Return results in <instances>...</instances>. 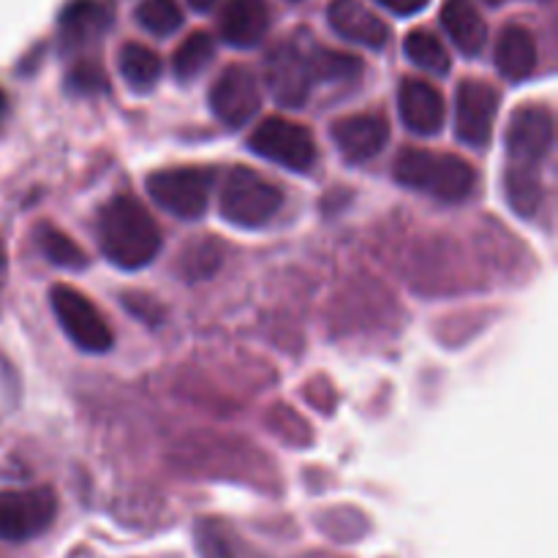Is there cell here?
<instances>
[{
	"label": "cell",
	"instance_id": "cell-21",
	"mask_svg": "<svg viewBox=\"0 0 558 558\" xmlns=\"http://www.w3.org/2000/svg\"><path fill=\"white\" fill-rule=\"evenodd\" d=\"M118 65L123 80L134 90H150L158 82V76H161V58L150 47H145V44H125L118 54Z\"/></svg>",
	"mask_w": 558,
	"mask_h": 558
},
{
	"label": "cell",
	"instance_id": "cell-2",
	"mask_svg": "<svg viewBox=\"0 0 558 558\" xmlns=\"http://www.w3.org/2000/svg\"><path fill=\"white\" fill-rule=\"evenodd\" d=\"M392 174L407 189L425 191L441 202L466 199L477 185V172L466 158L420 147H403L392 163Z\"/></svg>",
	"mask_w": 558,
	"mask_h": 558
},
{
	"label": "cell",
	"instance_id": "cell-23",
	"mask_svg": "<svg viewBox=\"0 0 558 558\" xmlns=\"http://www.w3.org/2000/svg\"><path fill=\"white\" fill-rule=\"evenodd\" d=\"M36 238L38 248H41V254L47 256L52 265L63 267V270H82V267H87L85 251H82L69 234L60 232L58 227H52V223H41Z\"/></svg>",
	"mask_w": 558,
	"mask_h": 558
},
{
	"label": "cell",
	"instance_id": "cell-13",
	"mask_svg": "<svg viewBox=\"0 0 558 558\" xmlns=\"http://www.w3.org/2000/svg\"><path fill=\"white\" fill-rule=\"evenodd\" d=\"M398 114L409 131L434 136L447 120L445 96L425 80H403L398 87Z\"/></svg>",
	"mask_w": 558,
	"mask_h": 558
},
{
	"label": "cell",
	"instance_id": "cell-32",
	"mask_svg": "<svg viewBox=\"0 0 558 558\" xmlns=\"http://www.w3.org/2000/svg\"><path fill=\"white\" fill-rule=\"evenodd\" d=\"M485 3H494L496 5V3H501V0H485Z\"/></svg>",
	"mask_w": 558,
	"mask_h": 558
},
{
	"label": "cell",
	"instance_id": "cell-27",
	"mask_svg": "<svg viewBox=\"0 0 558 558\" xmlns=\"http://www.w3.org/2000/svg\"><path fill=\"white\" fill-rule=\"evenodd\" d=\"M69 90L82 93V96H96V93L109 90V80L104 74L101 65L96 60H80L74 69L69 71Z\"/></svg>",
	"mask_w": 558,
	"mask_h": 558
},
{
	"label": "cell",
	"instance_id": "cell-26",
	"mask_svg": "<svg viewBox=\"0 0 558 558\" xmlns=\"http://www.w3.org/2000/svg\"><path fill=\"white\" fill-rule=\"evenodd\" d=\"M136 22L156 36H169L183 25V11L178 0H142L136 5Z\"/></svg>",
	"mask_w": 558,
	"mask_h": 558
},
{
	"label": "cell",
	"instance_id": "cell-1",
	"mask_svg": "<svg viewBox=\"0 0 558 558\" xmlns=\"http://www.w3.org/2000/svg\"><path fill=\"white\" fill-rule=\"evenodd\" d=\"M98 245L114 267L140 270L161 251V229L140 199L120 194L98 213Z\"/></svg>",
	"mask_w": 558,
	"mask_h": 558
},
{
	"label": "cell",
	"instance_id": "cell-4",
	"mask_svg": "<svg viewBox=\"0 0 558 558\" xmlns=\"http://www.w3.org/2000/svg\"><path fill=\"white\" fill-rule=\"evenodd\" d=\"M150 199L174 218L194 221L205 216L210 205L213 172L205 167H174L158 169L145 180Z\"/></svg>",
	"mask_w": 558,
	"mask_h": 558
},
{
	"label": "cell",
	"instance_id": "cell-10",
	"mask_svg": "<svg viewBox=\"0 0 558 558\" xmlns=\"http://www.w3.org/2000/svg\"><path fill=\"white\" fill-rule=\"evenodd\" d=\"M505 145L510 161L521 163V167H539V161L554 147V112L548 107H534V104L521 107L510 118Z\"/></svg>",
	"mask_w": 558,
	"mask_h": 558
},
{
	"label": "cell",
	"instance_id": "cell-25",
	"mask_svg": "<svg viewBox=\"0 0 558 558\" xmlns=\"http://www.w3.org/2000/svg\"><path fill=\"white\" fill-rule=\"evenodd\" d=\"M311 71H314V80L319 76L325 82H347L363 74V60L336 52V49H316L311 54Z\"/></svg>",
	"mask_w": 558,
	"mask_h": 558
},
{
	"label": "cell",
	"instance_id": "cell-28",
	"mask_svg": "<svg viewBox=\"0 0 558 558\" xmlns=\"http://www.w3.org/2000/svg\"><path fill=\"white\" fill-rule=\"evenodd\" d=\"M196 545L205 558H232V548L227 543V534L216 521H202L196 526Z\"/></svg>",
	"mask_w": 558,
	"mask_h": 558
},
{
	"label": "cell",
	"instance_id": "cell-31",
	"mask_svg": "<svg viewBox=\"0 0 558 558\" xmlns=\"http://www.w3.org/2000/svg\"><path fill=\"white\" fill-rule=\"evenodd\" d=\"M3 109H5V96H3V90H0V114H3Z\"/></svg>",
	"mask_w": 558,
	"mask_h": 558
},
{
	"label": "cell",
	"instance_id": "cell-12",
	"mask_svg": "<svg viewBox=\"0 0 558 558\" xmlns=\"http://www.w3.org/2000/svg\"><path fill=\"white\" fill-rule=\"evenodd\" d=\"M330 136L347 161L363 163L385 150L387 140H390V125L376 112L349 114L330 125Z\"/></svg>",
	"mask_w": 558,
	"mask_h": 558
},
{
	"label": "cell",
	"instance_id": "cell-9",
	"mask_svg": "<svg viewBox=\"0 0 558 558\" xmlns=\"http://www.w3.org/2000/svg\"><path fill=\"white\" fill-rule=\"evenodd\" d=\"M267 85L272 98L281 107L298 109L308 101L311 85H314V71H311V54L298 41H283L267 54L265 63Z\"/></svg>",
	"mask_w": 558,
	"mask_h": 558
},
{
	"label": "cell",
	"instance_id": "cell-19",
	"mask_svg": "<svg viewBox=\"0 0 558 558\" xmlns=\"http://www.w3.org/2000/svg\"><path fill=\"white\" fill-rule=\"evenodd\" d=\"M223 259V243L216 240L213 234H199L196 240L183 245V251L178 254V272L183 281L196 283L210 278L213 272L221 267Z\"/></svg>",
	"mask_w": 558,
	"mask_h": 558
},
{
	"label": "cell",
	"instance_id": "cell-17",
	"mask_svg": "<svg viewBox=\"0 0 558 558\" xmlns=\"http://www.w3.org/2000/svg\"><path fill=\"white\" fill-rule=\"evenodd\" d=\"M496 65L510 82H523L537 69V41L523 25H507L496 41Z\"/></svg>",
	"mask_w": 558,
	"mask_h": 558
},
{
	"label": "cell",
	"instance_id": "cell-30",
	"mask_svg": "<svg viewBox=\"0 0 558 558\" xmlns=\"http://www.w3.org/2000/svg\"><path fill=\"white\" fill-rule=\"evenodd\" d=\"M189 5L194 11H210L216 5V0H189Z\"/></svg>",
	"mask_w": 558,
	"mask_h": 558
},
{
	"label": "cell",
	"instance_id": "cell-22",
	"mask_svg": "<svg viewBox=\"0 0 558 558\" xmlns=\"http://www.w3.org/2000/svg\"><path fill=\"white\" fill-rule=\"evenodd\" d=\"M403 52L412 60L417 69L428 71V74H447L452 69L450 52L445 49V44L428 31H412L403 41Z\"/></svg>",
	"mask_w": 558,
	"mask_h": 558
},
{
	"label": "cell",
	"instance_id": "cell-14",
	"mask_svg": "<svg viewBox=\"0 0 558 558\" xmlns=\"http://www.w3.org/2000/svg\"><path fill=\"white\" fill-rule=\"evenodd\" d=\"M327 20H330L332 31L347 41L363 44L371 49H381L390 41V27L385 25V20L360 0H332L327 5Z\"/></svg>",
	"mask_w": 558,
	"mask_h": 558
},
{
	"label": "cell",
	"instance_id": "cell-7",
	"mask_svg": "<svg viewBox=\"0 0 558 558\" xmlns=\"http://www.w3.org/2000/svg\"><path fill=\"white\" fill-rule=\"evenodd\" d=\"M58 496L52 488L0 490V539L27 543L52 526Z\"/></svg>",
	"mask_w": 558,
	"mask_h": 558
},
{
	"label": "cell",
	"instance_id": "cell-29",
	"mask_svg": "<svg viewBox=\"0 0 558 558\" xmlns=\"http://www.w3.org/2000/svg\"><path fill=\"white\" fill-rule=\"evenodd\" d=\"M376 3H381L385 9H390L392 14L398 16H412L417 14V11H423L425 5H428V0H376Z\"/></svg>",
	"mask_w": 558,
	"mask_h": 558
},
{
	"label": "cell",
	"instance_id": "cell-20",
	"mask_svg": "<svg viewBox=\"0 0 558 558\" xmlns=\"http://www.w3.org/2000/svg\"><path fill=\"white\" fill-rule=\"evenodd\" d=\"M505 191L507 202L515 213L523 218L534 216L543 205V183H539L537 167H521V163H510L505 174Z\"/></svg>",
	"mask_w": 558,
	"mask_h": 558
},
{
	"label": "cell",
	"instance_id": "cell-24",
	"mask_svg": "<svg viewBox=\"0 0 558 558\" xmlns=\"http://www.w3.org/2000/svg\"><path fill=\"white\" fill-rule=\"evenodd\" d=\"M213 52H216V47H213V38L207 36V33H191V36L180 44L178 52H174V76H178L180 82L196 80L213 60Z\"/></svg>",
	"mask_w": 558,
	"mask_h": 558
},
{
	"label": "cell",
	"instance_id": "cell-18",
	"mask_svg": "<svg viewBox=\"0 0 558 558\" xmlns=\"http://www.w3.org/2000/svg\"><path fill=\"white\" fill-rule=\"evenodd\" d=\"M441 25H445L452 44L469 58L483 52L485 41H488V27H485V20L474 9L472 0H447L441 5Z\"/></svg>",
	"mask_w": 558,
	"mask_h": 558
},
{
	"label": "cell",
	"instance_id": "cell-16",
	"mask_svg": "<svg viewBox=\"0 0 558 558\" xmlns=\"http://www.w3.org/2000/svg\"><path fill=\"white\" fill-rule=\"evenodd\" d=\"M112 25V5L107 0H71L60 14V36L65 47H82L104 36Z\"/></svg>",
	"mask_w": 558,
	"mask_h": 558
},
{
	"label": "cell",
	"instance_id": "cell-3",
	"mask_svg": "<svg viewBox=\"0 0 558 558\" xmlns=\"http://www.w3.org/2000/svg\"><path fill=\"white\" fill-rule=\"evenodd\" d=\"M221 216L243 229H259L281 210L283 194L272 180L248 167L229 169L221 185Z\"/></svg>",
	"mask_w": 558,
	"mask_h": 558
},
{
	"label": "cell",
	"instance_id": "cell-11",
	"mask_svg": "<svg viewBox=\"0 0 558 558\" xmlns=\"http://www.w3.org/2000/svg\"><path fill=\"white\" fill-rule=\"evenodd\" d=\"M259 82L245 65H229L221 71L210 90V107L216 118L229 129H243L259 112Z\"/></svg>",
	"mask_w": 558,
	"mask_h": 558
},
{
	"label": "cell",
	"instance_id": "cell-8",
	"mask_svg": "<svg viewBox=\"0 0 558 558\" xmlns=\"http://www.w3.org/2000/svg\"><path fill=\"white\" fill-rule=\"evenodd\" d=\"M499 90L485 80H463L456 96V134L463 145L485 147L499 114Z\"/></svg>",
	"mask_w": 558,
	"mask_h": 558
},
{
	"label": "cell",
	"instance_id": "cell-5",
	"mask_svg": "<svg viewBox=\"0 0 558 558\" xmlns=\"http://www.w3.org/2000/svg\"><path fill=\"white\" fill-rule=\"evenodd\" d=\"M49 303H52V314L58 316L63 332L82 352L101 354L112 349V330L85 294L65 283H54L49 289Z\"/></svg>",
	"mask_w": 558,
	"mask_h": 558
},
{
	"label": "cell",
	"instance_id": "cell-6",
	"mask_svg": "<svg viewBox=\"0 0 558 558\" xmlns=\"http://www.w3.org/2000/svg\"><path fill=\"white\" fill-rule=\"evenodd\" d=\"M248 147L256 156L272 163L292 169V172H308L316 163V142L305 125L292 123L287 118L262 120L248 136Z\"/></svg>",
	"mask_w": 558,
	"mask_h": 558
},
{
	"label": "cell",
	"instance_id": "cell-15",
	"mask_svg": "<svg viewBox=\"0 0 558 558\" xmlns=\"http://www.w3.org/2000/svg\"><path fill=\"white\" fill-rule=\"evenodd\" d=\"M221 36L232 47H256L270 27L267 0H229L221 11Z\"/></svg>",
	"mask_w": 558,
	"mask_h": 558
}]
</instances>
